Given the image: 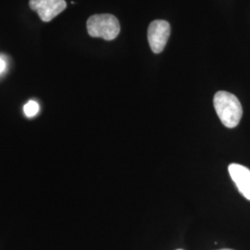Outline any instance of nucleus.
I'll list each match as a JSON object with an SVG mask.
<instances>
[{"label": "nucleus", "mask_w": 250, "mask_h": 250, "mask_svg": "<svg viewBox=\"0 0 250 250\" xmlns=\"http://www.w3.org/2000/svg\"><path fill=\"white\" fill-rule=\"evenodd\" d=\"M213 104L217 115L225 127L234 128L239 125L243 108L234 95L226 91H219L215 94Z\"/></svg>", "instance_id": "f257e3e1"}, {"label": "nucleus", "mask_w": 250, "mask_h": 250, "mask_svg": "<svg viewBox=\"0 0 250 250\" xmlns=\"http://www.w3.org/2000/svg\"><path fill=\"white\" fill-rule=\"evenodd\" d=\"M23 111L24 114L29 118H33L36 116V114L39 111V105L38 103L34 101V100H30L29 102H27L26 104L23 107Z\"/></svg>", "instance_id": "423d86ee"}, {"label": "nucleus", "mask_w": 250, "mask_h": 250, "mask_svg": "<svg viewBox=\"0 0 250 250\" xmlns=\"http://www.w3.org/2000/svg\"><path fill=\"white\" fill-rule=\"evenodd\" d=\"M229 174L244 197L250 200V170L241 164L232 163L228 167Z\"/></svg>", "instance_id": "39448f33"}, {"label": "nucleus", "mask_w": 250, "mask_h": 250, "mask_svg": "<svg viewBox=\"0 0 250 250\" xmlns=\"http://www.w3.org/2000/svg\"><path fill=\"white\" fill-rule=\"evenodd\" d=\"M87 32L91 37L111 41L119 36L121 26L118 19L111 14H96L86 22Z\"/></svg>", "instance_id": "f03ea898"}, {"label": "nucleus", "mask_w": 250, "mask_h": 250, "mask_svg": "<svg viewBox=\"0 0 250 250\" xmlns=\"http://www.w3.org/2000/svg\"></svg>", "instance_id": "1a4fd4ad"}, {"label": "nucleus", "mask_w": 250, "mask_h": 250, "mask_svg": "<svg viewBox=\"0 0 250 250\" xmlns=\"http://www.w3.org/2000/svg\"><path fill=\"white\" fill-rule=\"evenodd\" d=\"M170 35V23L163 20H155L148 26L147 40L154 53H161Z\"/></svg>", "instance_id": "7ed1b4c3"}, {"label": "nucleus", "mask_w": 250, "mask_h": 250, "mask_svg": "<svg viewBox=\"0 0 250 250\" xmlns=\"http://www.w3.org/2000/svg\"></svg>", "instance_id": "6e6552de"}, {"label": "nucleus", "mask_w": 250, "mask_h": 250, "mask_svg": "<svg viewBox=\"0 0 250 250\" xmlns=\"http://www.w3.org/2000/svg\"><path fill=\"white\" fill-rule=\"evenodd\" d=\"M29 6L42 21L48 22L67 8V3L65 0H30Z\"/></svg>", "instance_id": "20e7f679"}, {"label": "nucleus", "mask_w": 250, "mask_h": 250, "mask_svg": "<svg viewBox=\"0 0 250 250\" xmlns=\"http://www.w3.org/2000/svg\"><path fill=\"white\" fill-rule=\"evenodd\" d=\"M6 69H7V63L2 58H0V75L5 72Z\"/></svg>", "instance_id": "0eeeda50"}]
</instances>
